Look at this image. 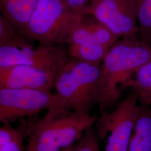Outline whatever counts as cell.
<instances>
[{"label": "cell", "instance_id": "30bf717a", "mask_svg": "<svg viewBox=\"0 0 151 151\" xmlns=\"http://www.w3.org/2000/svg\"><path fill=\"white\" fill-rule=\"evenodd\" d=\"M119 38L90 15H83L82 21L70 35L67 44L96 43L110 48Z\"/></svg>", "mask_w": 151, "mask_h": 151}, {"label": "cell", "instance_id": "6da1fadb", "mask_svg": "<svg viewBox=\"0 0 151 151\" xmlns=\"http://www.w3.org/2000/svg\"><path fill=\"white\" fill-rule=\"evenodd\" d=\"M151 60V47L139 38H120L110 47L101 65L100 113L118 103L136 71Z\"/></svg>", "mask_w": 151, "mask_h": 151}, {"label": "cell", "instance_id": "4fadbf2b", "mask_svg": "<svg viewBox=\"0 0 151 151\" xmlns=\"http://www.w3.org/2000/svg\"><path fill=\"white\" fill-rule=\"evenodd\" d=\"M128 151H151V106L140 105Z\"/></svg>", "mask_w": 151, "mask_h": 151}, {"label": "cell", "instance_id": "52a82bcc", "mask_svg": "<svg viewBox=\"0 0 151 151\" xmlns=\"http://www.w3.org/2000/svg\"><path fill=\"white\" fill-rule=\"evenodd\" d=\"M83 14L93 16L119 39H139L136 0H91Z\"/></svg>", "mask_w": 151, "mask_h": 151}, {"label": "cell", "instance_id": "7c38bea8", "mask_svg": "<svg viewBox=\"0 0 151 151\" xmlns=\"http://www.w3.org/2000/svg\"><path fill=\"white\" fill-rule=\"evenodd\" d=\"M35 118L21 119L16 127L4 124L0 128V151H24V142L29 137Z\"/></svg>", "mask_w": 151, "mask_h": 151}, {"label": "cell", "instance_id": "5bb4252c", "mask_svg": "<svg viewBox=\"0 0 151 151\" xmlns=\"http://www.w3.org/2000/svg\"><path fill=\"white\" fill-rule=\"evenodd\" d=\"M68 52L70 58L91 63L101 64L109 49L96 43L68 44Z\"/></svg>", "mask_w": 151, "mask_h": 151}, {"label": "cell", "instance_id": "d6986e66", "mask_svg": "<svg viewBox=\"0 0 151 151\" xmlns=\"http://www.w3.org/2000/svg\"><path fill=\"white\" fill-rule=\"evenodd\" d=\"M91 0H62L68 9L78 13L83 14L87 6L89 5Z\"/></svg>", "mask_w": 151, "mask_h": 151}, {"label": "cell", "instance_id": "8fae6325", "mask_svg": "<svg viewBox=\"0 0 151 151\" xmlns=\"http://www.w3.org/2000/svg\"><path fill=\"white\" fill-rule=\"evenodd\" d=\"M39 1L0 0L1 15L23 35L27 23Z\"/></svg>", "mask_w": 151, "mask_h": 151}, {"label": "cell", "instance_id": "9a60e30c", "mask_svg": "<svg viewBox=\"0 0 151 151\" xmlns=\"http://www.w3.org/2000/svg\"><path fill=\"white\" fill-rule=\"evenodd\" d=\"M137 94L140 105L151 106V60L136 71L129 86Z\"/></svg>", "mask_w": 151, "mask_h": 151}, {"label": "cell", "instance_id": "ffe728a7", "mask_svg": "<svg viewBox=\"0 0 151 151\" xmlns=\"http://www.w3.org/2000/svg\"><path fill=\"white\" fill-rule=\"evenodd\" d=\"M73 146H70L69 147L65 148V149L61 150L60 151H73Z\"/></svg>", "mask_w": 151, "mask_h": 151}, {"label": "cell", "instance_id": "8992f818", "mask_svg": "<svg viewBox=\"0 0 151 151\" xmlns=\"http://www.w3.org/2000/svg\"><path fill=\"white\" fill-rule=\"evenodd\" d=\"M55 108L70 109L57 93L27 88H0V122L3 124L35 118L41 111Z\"/></svg>", "mask_w": 151, "mask_h": 151}, {"label": "cell", "instance_id": "3957f363", "mask_svg": "<svg viewBox=\"0 0 151 151\" xmlns=\"http://www.w3.org/2000/svg\"><path fill=\"white\" fill-rule=\"evenodd\" d=\"M101 65L70 58L55 77L56 93L70 109L90 112L101 96Z\"/></svg>", "mask_w": 151, "mask_h": 151}, {"label": "cell", "instance_id": "ac0fdd59", "mask_svg": "<svg viewBox=\"0 0 151 151\" xmlns=\"http://www.w3.org/2000/svg\"><path fill=\"white\" fill-rule=\"evenodd\" d=\"M99 140L96 130L92 127L85 132L73 147V151H100Z\"/></svg>", "mask_w": 151, "mask_h": 151}, {"label": "cell", "instance_id": "9c48e42d", "mask_svg": "<svg viewBox=\"0 0 151 151\" xmlns=\"http://www.w3.org/2000/svg\"><path fill=\"white\" fill-rule=\"evenodd\" d=\"M55 76L25 65L0 67V88H27L51 91Z\"/></svg>", "mask_w": 151, "mask_h": 151}, {"label": "cell", "instance_id": "5b68a950", "mask_svg": "<svg viewBox=\"0 0 151 151\" xmlns=\"http://www.w3.org/2000/svg\"><path fill=\"white\" fill-rule=\"evenodd\" d=\"M134 91L112 111L101 113L95 123L96 132L104 143V151H128L140 105Z\"/></svg>", "mask_w": 151, "mask_h": 151}, {"label": "cell", "instance_id": "e0dca14e", "mask_svg": "<svg viewBox=\"0 0 151 151\" xmlns=\"http://www.w3.org/2000/svg\"><path fill=\"white\" fill-rule=\"evenodd\" d=\"M139 39L151 47V0H136Z\"/></svg>", "mask_w": 151, "mask_h": 151}, {"label": "cell", "instance_id": "277c9868", "mask_svg": "<svg viewBox=\"0 0 151 151\" xmlns=\"http://www.w3.org/2000/svg\"><path fill=\"white\" fill-rule=\"evenodd\" d=\"M83 16L68 9L62 0H40L23 35L42 44H67Z\"/></svg>", "mask_w": 151, "mask_h": 151}, {"label": "cell", "instance_id": "ba28073f", "mask_svg": "<svg viewBox=\"0 0 151 151\" xmlns=\"http://www.w3.org/2000/svg\"><path fill=\"white\" fill-rule=\"evenodd\" d=\"M68 53L59 45L40 44L24 48L0 47V67L25 65L56 76L70 60Z\"/></svg>", "mask_w": 151, "mask_h": 151}, {"label": "cell", "instance_id": "2e32d148", "mask_svg": "<svg viewBox=\"0 0 151 151\" xmlns=\"http://www.w3.org/2000/svg\"><path fill=\"white\" fill-rule=\"evenodd\" d=\"M28 40L4 16H0V47L24 48L32 46Z\"/></svg>", "mask_w": 151, "mask_h": 151}, {"label": "cell", "instance_id": "7a4b0ae2", "mask_svg": "<svg viewBox=\"0 0 151 151\" xmlns=\"http://www.w3.org/2000/svg\"><path fill=\"white\" fill-rule=\"evenodd\" d=\"M98 116L90 112L55 108L37 120L29 136L27 151H60L81 139Z\"/></svg>", "mask_w": 151, "mask_h": 151}]
</instances>
